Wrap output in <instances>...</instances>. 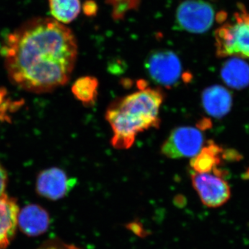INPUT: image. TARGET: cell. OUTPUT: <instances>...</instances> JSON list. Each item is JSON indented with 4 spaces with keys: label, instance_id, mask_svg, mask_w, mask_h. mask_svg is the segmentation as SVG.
Instances as JSON below:
<instances>
[{
    "label": "cell",
    "instance_id": "cell-1",
    "mask_svg": "<svg viewBox=\"0 0 249 249\" xmlns=\"http://www.w3.org/2000/svg\"><path fill=\"white\" fill-rule=\"evenodd\" d=\"M1 55L13 84L29 92L48 93L68 83L78 47L65 24L36 18L9 34Z\"/></svg>",
    "mask_w": 249,
    "mask_h": 249
},
{
    "label": "cell",
    "instance_id": "cell-2",
    "mask_svg": "<svg viewBox=\"0 0 249 249\" xmlns=\"http://www.w3.org/2000/svg\"><path fill=\"white\" fill-rule=\"evenodd\" d=\"M144 82L139 83L138 91L113 101L106 111V119L113 132L111 144L117 150L129 149L139 134L160 126L164 93Z\"/></svg>",
    "mask_w": 249,
    "mask_h": 249
},
{
    "label": "cell",
    "instance_id": "cell-3",
    "mask_svg": "<svg viewBox=\"0 0 249 249\" xmlns=\"http://www.w3.org/2000/svg\"><path fill=\"white\" fill-rule=\"evenodd\" d=\"M235 14V22L227 23L215 33L217 55L219 57L238 55L249 58V14L243 5Z\"/></svg>",
    "mask_w": 249,
    "mask_h": 249
},
{
    "label": "cell",
    "instance_id": "cell-4",
    "mask_svg": "<svg viewBox=\"0 0 249 249\" xmlns=\"http://www.w3.org/2000/svg\"><path fill=\"white\" fill-rule=\"evenodd\" d=\"M204 146V136L199 127L183 126L172 130L160 147L167 158H193Z\"/></svg>",
    "mask_w": 249,
    "mask_h": 249
},
{
    "label": "cell",
    "instance_id": "cell-5",
    "mask_svg": "<svg viewBox=\"0 0 249 249\" xmlns=\"http://www.w3.org/2000/svg\"><path fill=\"white\" fill-rule=\"evenodd\" d=\"M145 69L156 84L172 88L182 76V66L178 55L169 50L155 51L145 60Z\"/></svg>",
    "mask_w": 249,
    "mask_h": 249
},
{
    "label": "cell",
    "instance_id": "cell-6",
    "mask_svg": "<svg viewBox=\"0 0 249 249\" xmlns=\"http://www.w3.org/2000/svg\"><path fill=\"white\" fill-rule=\"evenodd\" d=\"M213 8L204 0H185L177 11L178 28L192 34L206 32L213 24Z\"/></svg>",
    "mask_w": 249,
    "mask_h": 249
},
{
    "label": "cell",
    "instance_id": "cell-7",
    "mask_svg": "<svg viewBox=\"0 0 249 249\" xmlns=\"http://www.w3.org/2000/svg\"><path fill=\"white\" fill-rule=\"evenodd\" d=\"M192 184L201 202L209 208H218L225 204L231 196L229 183L221 177L211 173L193 172Z\"/></svg>",
    "mask_w": 249,
    "mask_h": 249
},
{
    "label": "cell",
    "instance_id": "cell-8",
    "mask_svg": "<svg viewBox=\"0 0 249 249\" xmlns=\"http://www.w3.org/2000/svg\"><path fill=\"white\" fill-rule=\"evenodd\" d=\"M77 179L64 170L53 167L42 170L36 179V191L49 200H58L66 196L76 186Z\"/></svg>",
    "mask_w": 249,
    "mask_h": 249
},
{
    "label": "cell",
    "instance_id": "cell-9",
    "mask_svg": "<svg viewBox=\"0 0 249 249\" xmlns=\"http://www.w3.org/2000/svg\"><path fill=\"white\" fill-rule=\"evenodd\" d=\"M50 217L42 206L29 204L24 206L18 214V225L26 235L36 237L48 230Z\"/></svg>",
    "mask_w": 249,
    "mask_h": 249
},
{
    "label": "cell",
    "instance_id": "cell-10",
    "mask_svg": "<svg viewBox=\"0 0 249 249\" xmlns=\"http://www.w3.org/2000/svg\"><path fill=\"white\" fill-rule=\"evenodd\" d=\"M201 103L209 115L216 119H222L231 109L232 94L221 85H212L203 91Z\"/></svg>",
    "mask_w": 249,
    "mask_h": 249
},
{
    "label": "cell",
    "instance_id": "cell-11",
    "mask_svg": "<svg viewBox=\"0 0 249 249\" xmlns=\"http://www.w3.org/2000/svg\"><path fill=\"white\" fill-rule=\"evenodd\" d=\"M19 212L16 199L6 193L0 196V249H6L14 238Z\"/></svg>",
    "mask_w": 249,
    "mask_h": 249
},
{
    "label": "cell",
    "instance_id": "cell-12",
    "mask_svg": "<svg viewBox=\"0 0 249 249\" xmlns=\"http://www.w3.org/2000/svg\"><path fill=\"white\" fill-rule=\"evenodd\" d=\"M221 76L232 89H245L249 85V65L240 58L229 59L222 66Z\"/></svg>",
    "mask_w": 249,
    "mask_h": 249
},
{
    "label": "cell",
    "instance_id": "cell-13",
    "mask_svg": "<svg viewBox=\"0 0 249 249\" xmlns=\"http://www.w3.org/2000/svg\"><path fill=\"white\" fill-rule=\"evenodd\" d=\"M224 150L213 141H209L200 152L191 158V168L193 172L199 173H211L221 163Z\"/></svg>",
    "mask_w": 249,
    "mask_h": 249
},
{
    "label": "cell",
    "instance_id": "cell-14",
    "mask_svg": "<svg viewBox=\"0 0 249 249\" xmlns=\"http://www.w3.org/2000/svg\"><path fill=\"white\" fill-rule=\"evenodd\" d=\"M98 85V80L95 77H80L72 85V93L83 106L91 107L97 101Z\"/></svg>",
    "mask_w": 249,
    "mask_h": 249
},
{
    "label": "cell",
    "instance_id": "cell-15",
    "mask_svg": "<svg viewBox=\"0 0 249 249\" xmlns=\"http://www.w3.org/2000/svg\"><path fill=\"white\" fill-rule=\"evenodd\" d=\"M49 8L55 20L62 24H69L79 14L80 0H49Z\"/></svg>",
    "mask_w": 249,
    "mask_h": 249
},
{
    "label": "cell",
    "instance_id": "cell-16",
    "mask_svg": "<svg viewBox=\"0 0 249 249\" xmlns=\"http://www.w3.org/2000/svg\"><path fill=\"white\" fill-rule=\"evenodd\" d=\"M8 183L7 172L0 163V196L5 193Z\"/></svg>",
    "mask_w": 249,
    "mask_h": 249
},
{
    "label": "cell",
    "instance_id": "cell-17",
    "mask_svg": "<svg viewBox=\"0 0 249 249\" xmlns=\"http://www.w3.org/2000/svg\"><path fill=\"white\" fill-rule=\"evenodd\" d=\"M39 249H79L73 245H67L60 242H51L48 245Z\"/></svg>",
    "mask_w": 249,
    "mask_h": 249
},
{
    "label": "cell",
    "instance_id": "cell-18",
    "mask_svg": "<svg viewBox=\"0 0 249 249\" xmlns=\"http://www.w3.org/2000/svg\"><path fill=\"white\" fill-rule=\"evenodd\" d=\"M85 14L87 16H93L97 12V5L93 1H87L83 6Z\"/></svg>",
    "mask_w": 249,
    "mask_h": 249
},
{
    "label": "cell",
    "instance_id": "cell-19",
    "mask_svg": "<svg viewBox=\"0 0 249 249\" xmlns=\"http://www.w3.org/2000/svg\"><path fill=\"white\" fill-rule=\"evenodd\" d=\"M227 18V13L224 12V11H222V12L218 13L217 15V17H216V19L219 23L224 22V21L226 20Z\"/></svg>",
    "mask_w": 249,
    "mask_h": 249
},
{
    "label": "cell",
    "instance_id": "cell-20",
    "mask_svg": "<svg viewBox=\"0 0 249 249\" xmlns=\"http://www.w3.org/2000/svg\"><path fill=\"white\" fill-rule=\"evenodd\" d=\"M0 106H1V105H0ZM2 114H3V111H1V107H0V119H1V117H2Z\"/></svg>",
    "mask_w": 249,
    "mask_h": 249
}]
</instances>
